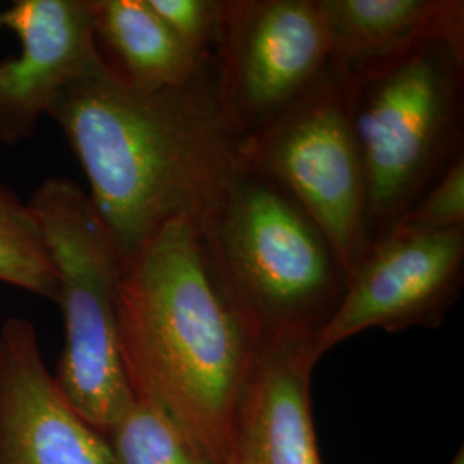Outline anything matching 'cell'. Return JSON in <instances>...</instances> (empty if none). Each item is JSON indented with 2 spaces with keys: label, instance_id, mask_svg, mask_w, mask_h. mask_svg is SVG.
Returning <instances> with one entry per match:
<instances>
[{
  "label": "cell",
  "instance_id": "1",
  "mask_svg": "<svg viewBox=\"0 0 464 464\" xmlns=\"http://www.w3.org/2000/svg\"><path fill=\"white\" fill-rule=\"evenodd\" d=\"M90 184L121 266L174 218L198 226L243 166L218 107L214 61L189 83L147 90L100 57L50 109Z\"/></svg>",
  "mask_w": 464,
  "mask_h": 464
},
{
  "label": "cell",
  "instance_id": "2",
  "mask_svg": "<svg viewBox=\"0 0 464 464\" xmlns=\"http://www.w3.org/2000/svg\"><path fill=\"white\" fill-rule=\"evenodd\" d=\"M117 331L133 398L164 411L208 463L227 464L258 339L195 220L167 222L122 266Z\"/></svg>",
  "mask_w": 464,
  "mask_h": 464
},
{
  "label": "cell",
  "instance_id": "3",
  "mask_svg": "<svg viewBox=\"0 0 464 464\" xmlns=\"http://www.w3.org/2000/svg\"><path fill=\"white\" fill-rule=\"evenodd\" d=\"M343 71L365 167L372 245L463 157L464 34L425 36Z\"/></svg>",
  "mask_w": 464,
  "mask_h": 464
},
{
  "label": "cell",
  "instance_id": "4",
  "mask_svg": "<svg viewBox=\"0 0 464 464\" xmlns=\"http://www.w3.org/2000/svg\"><path fill=\"white\" fill-rule=\"evenodd\" d=\"M199 229L258 343L282 335L316 341L344 296L348 274L281 184L243 162Z\"/></svg>",
  "mask_w": 464,
  "mask_h": 464
},
{
  "label": "cell",
  "instance_id": "5",
  "mask_svg": "<svg viewBox=\"0 0 464 464\" xmlns=\"http://www.w3.org/2000/svg\"><path fill=\"white\" fill-rule=\"evenodd\" d=\"M57 272L64 348L53 375L71 408L103 437L133 404L119 348L121 258L83 188L52 178L28 201Z\"/></svg>",
  "mask_w": 464,
  "mask_h": 464
},
{
  "label": "cell",
  "instance_id": "6",
  "mask_svg": "<svg viewBox=\"0 0 464 464\" xmlns=\"http://www.w3.org/2000/svg\"><path fill=\"white\" fill-rule=\"evenodd\" d=\"M241 159L298 201L346 274L370 246L366 178L346 72L329 66L303 97L241 140Z\"/></svg>",
  "mask_w": 464,
  "mask_h": 464
},
{
  "label": "cell",
  "instance_id": "7",
  "mask_svg": "<svg viewBox=\"0 0 464 464\" xmlns=\"http://www.w3.org/2000/svg\"><path fill=\"white\" fill-rule=\"evenodd\" d=\"M331 61L318 0H224L217 100L241 138L303 97Z\"/></svg>",
  "mask_w": 464,
  "mask_h": 464
},
{
  "label": "cell",
  "instance_id": "8",
  "mask_svg": "<svg viewBox=\"0 0 464 464\" xmlns=\"http://www.w3.org/2000/svg\"><path fill=\"white\" fill-rule=\"evenodd\" d=\"M463 277L464 227L427 231L398 224L349 274L344 296L316 337V360L368 329L439 327L459 299Z\"/></svg>",
  "mask_w": 464,
  "mask_h": 464
},
{
  "label": "cell",
  "instance_id": "9",
  "mask_svg": "<svg viewBox=\"0 0 464 464\" xmlns=\"http://www.w3.org/2000/svg\"><path fill=\"white\" fill-rule=\"evenodd\" d=\"M21 52L0 61V143L32 138L69 84L102 57L92 0H16L0 13Z\"/></svg>",
  "mask_w": 464,
  "mask_h": 464
},
{
  "label": "cell",
  "instance_id": "10",
  "mask_svg": "<svg viewBox=\"0 0 464 464\" xmlns=\"http://www.w3.org/2000/svg\"><path fill=\"white\" fill-rule=\"evenodd\" d=\"M0 464H112L105 437L71 408L21 316L0 327Z\"/></svg>",
  "mask_w": 464,
  "mask_h": 464
},
{
  "label": "cell",
  "instance_id": "11",
  "mask_svg": "<svg viewBox=\"0 0 464 464\" xmlns=\"http://www.w3.org/2000/svg\"><path fill=\"white\" fill-rule=\"evenodd\" d=\"M315 339L260 341L232 420L227 464H322L312 413Z\"/></svg>",
  "mask_w": 464,
  "mask_h": 464
},
{
  "label": "cell",
  "instance_id": "12",
  "mask_svg": "<svg viewBox=\"0 0 464 464\" xmlns=\"http://www.w3.org/2000/svg\"><path fill=\"white\" fill-rule=\"evenodd\" d=\"M332 64L362 66L431 34H464L461 0H318Z\"/></svg>",
  "mask_w": 464,
  "mask_h": 464
},
{
  "label": "cell",
  "instance_id": "13",
  "mask_svg": "<svg viewBox=\"0 0 464 464\" xmlns=\"http://www.w3.org/2000/svg\"><path fill=\"white\" fill-rule=\"evenodd\" d=\"M92 11L102 57L134 86H181L212 63H201L184 49L147 0H92Z\"/></svg>",
  "mask_w": 464,
  "mask_h": 464
},
{
  "label": "cell",
  "instance_id": "14",
  "mask_svg": "<svg viewBox=\"0 0 464 464\" xmlns=\"http://www.w3.org/2000/svg\"><path fill=\"white\" fill-rule=\"evenodd\" d=\"M0 282L57 299L59 279L28 203L0 184Z\"/></svg>",
  "mask_w": 464,
  "mask_h": 464
},
{
  "label": "cell",
  "instance_id": "15",
  "mask_svg": "<svg viewBox=\"0 0 464 464\" xmlns=\"http://www.w3.org/2000/svg\"><path fill=\"white\" fill-rule=\"evenodd\" d=\"M105 440L112 464H210L164 411L138 399Z\"/></svg>",
  "mask_w": 464,
  "mask_h": 464
},
{
  "label": "cell",
  "instance_id": "16",
  "mask_svg": "<svg viewBox=\"0 0 464 464\" xmlns=\"http://www.w3.org/2000/svg\"><path fill=\"white\" fill-rule=\"evenodd\" d=\"M170 34L201 63L216 57L224 21V0H147Z\"/></svg>",
  "mask_w": 464,
  "mask_h": 464
},
{
  "label": "cell",
  "instance_id": "17",
  "mask_svg": "<svg viewBox=\"0 0 464 464\" xmlns=\"http://www.w3.org/2000/svg\"><path fill=\"white\" fill-rule=\"evenodd\" d=\"M399 224L427 231L464 227V155L448 167Z\"/></svg>",
  "mask_w": 464,
  "mask_h": 464
},
{
  "label": "cell",
  "instance_id": "18",
  "mask_svg": "<svg viewBox=\"0 0 464 464\" xmlns=\"http://www.w3.org/2000/svg\"><path fill=\"white\" fill-rule=\"evenodd\" d=\"M450 464H464V450L463 448L458 450V454L454 456V459L450 461Z\"/></svg>",
  "mask_w": 464,
  "mask_h": 464
},
{
  "label": "cell",
  "instance_id": "19",
  "mask_svg": "<svg viewBox=\"0 0 464 464\" xmlns=\"http://www.w3.org/2000/svg\"><path fill=\"white\" fill-rule=\"evenodd\" d=\"M0 13H2V9H0Z\"/></svg>",
  "mask_w": 464,
  "mask_h": 464
}]
</instances>
